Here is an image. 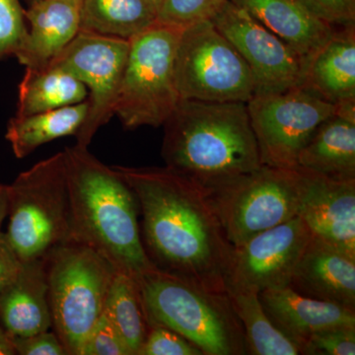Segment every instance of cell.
<instances>
[{"label": "cell", "mask_w": 355, "mask_h": 355, "mask_svg": "<svg viewBox=\"0 0 355 355\" xmlns=\"http://www.w3.org/2000/svg\"><path fill=\"white\" fill-rule=\"evenodd\" d=\"M139 355H203L202 350L176 331L158 324H149Z\"/></svg>", "instance_id": "f1b7e54d"}, {"label": "cell", "mask_w": 355, "mask_h": 355, "mask_svg": "<svg viewBox=\"0 0 355 355\" xmlns=\"http://www.w3.org/2000/svg\"><path fill=\"white\" fill-rule=\"evenodd\" d=\"M6 236L22 261L44 258L70 240V212L64 153L22 172L8 186Z\"/></svg>", "instance_id": "8992f818"}, {"label": "cell", "mask_w": 355, "mask_h": 355, "mask_svg": "<svg viewBox=\"0 0 355 355\" xmlns=\"http://www.w3.org/2000/svg\"><path fill=\"white\" fill-rule=\"evenodd\" d=\"M25 20L19 0H0V60L20 50L28 33Z\"/></svg>", "instance_id": "83f0119b"}, {"label": "cell", "mask_w": 355, "mask_h": 355, "mask_svg": "<svg viewBox=\"0 0 355 355\" xmlns=\"http://www.w3.org/2000/svg\"><path fill=\"white\" fill-rule=\"evenodd\" d=\"M176 79L184 100L248 103L256 93L249 65L211 20L182 30Z\"/></svg>", "instance_id": "9c48e42d"}, {"label": "cell", "mask_w": 355, "mask_h": 355, "mask_svg": "<svg viewBox=\"0 0 355 355\" xmlns=\"http://www.w3.org/2000/svg\"><path fill=\"white\" fill-rule=\"evenodd\" d=\"M64 153L70 240L93 248L118 272L137 279L156 268L144 249L139 202L132 189L88 147L76 144Z\"/></svg>", "instance_id": "3957f363"}, {"label": "cell", "mask_w": 355, "mask_h": 355, "mask_svg": "<svg viewBox=\"0 0 355 355\" xmlns=\"http://www.w3.org/2000/svg\"><path fill=\"white\" fill-rule=\"evenodd\" d=\"M81 355H132L114 327L102 315L84 343Z\"/></svg>", "instance_id": "1f68e13d"}, {"label": "cell", "mask_w": 355, "mask_h": 355, "mask_svg": "<svg viewBox=\"0 0 355 355\" xmlns=\"http://www.w3.org/2000/svg\"><path fill=\"white\" fill-rule=\"evenodd\" d=\"M44 260L53 331L67 355H81L118 270L93 248L72 240L53 248Z\"/></svg>", "instance_id": "5b68a950"}, {"label": "cell", "mask_w": 355, "mask_h": 355, "mask_svg": "<svg viewBox=\"0 0 355 355\" xmlns=\"http://www.w3.org/2000/svg\"><path fill=\"white\" fill-rule=\"evenodd\" d=\"M27 36L15 58L26 69H42L80 30V8L62 0H39L25 10Z\"/></svg>", "instance_id": "ac0fdd59"}, {"label": "cell", "mask_w": 355, "mask_h": 355, "mask_svg": "<svg viewBox=\"0 0 355 355\" xmlns=\"http://www.w3.org/2000/svg\"><path fill=\"white\" fill-rule=\"evenodd\" d=\"M85 85L58 67L26 69L19 85L16 116L43 113L87 100Z\"/></svg>", "instance_id": "603a6c76"}, {"label": "cell", "mask_w": 355, "mask_h": 355, "mask_svg": "<svg viewBox=\"0 0 355 355\" xmlns=\"http://www.w3.org/2000/svg\"><path fill=\"white\" fill-rule=\"evenodd\" d=\"M8 186L0 184V227L8 214Z\"/></svg>", "instance_id": "d590c367"}, {"label": "cell", "mask_w": 355, "mask_h": 355, "mask_svg": "<svg viewBox=\"0 0 355 355\" xmlns=\"http://www.w3.org/2000/svg\"><path fill=\"white\" fill-rule=\"evenodd\" d=\"M16 354L10 336L0 327V355Z\"/></svg>", "instance_id": "e575fe53"}, {"label": "cell", "mask_w": 355, "mask_h": 355, "mask_svg": "<svg viewBox=\"0 0 355 355\" xmlns=\"http://www.w3.org/2000/svg\"><path fill=\"white\" fill-rule=\"evenodd\" d=\"M16 354L67 355L55 331H44L34 335L10 336Z\"/></svg>", "instance_id": "d6a6232c"}, {"label": "cell", "mask_w": 355, "mask_h": 355, "mask_svg": "<svg viewBox=\"0 0 355 355\" xmlns=\"http://www.w3.org/2000/svg\"><path fill=\"white\" fill-rule=\"evenodd\" d=\"M87 100L79 104L30 114L14 116L7 125L6 137L17 158L30 155L38 147L53 140L74 135L87 118Z\"/></svg>", "instance_id": "7402d4cb"}, {"label": "cell", "mask_w": 355, "mask_h": 355, "mask_svg": "<svg viewBox=\"0 0 355 355\" xmlns=\"http://www.w3.org/2000/svg\"><path fill=\"white\" fill-rule=\"evenodd\" d=\"M182 30L157 22L130 40L114 114L123 127L164 125L181 100L176 51Z\"/></svg>", "instance_id": "52a82bcc"}, {"label": "cell", "mask_w": 355, "mask_h": 355, "mask_svg": "<svg viewBox=\"0 0 355 355\" xmlns=\"http://www.w3.org/2000/svg\"><path fill=\"white\" fill-rule=\"evenodd\" d=\"M304 85L326 101L355 104V27L338 28L306 70Z\"/></svg>", "instance_id": "44dd1931"}, {"label": "cell", "mask_w": 355, "mask_h": 355, "mask_svg": "<svg viewBox=\"0 0 355 355\" xmlns=\"http://www.w3.org/2000/svg\"><path fill=\"white\" fill-rule=\"evenodd\" d=\"M297 168L338 181L355 180V105L322 123L298 156Z\"/></svg>", "instance_id": "ffe728a7"}, {"label": "cell", "mask_w": 355, "mask_h": 355, "mask_svg": "<svg viewBox=\"0 0 355 355\" xmlns=\"http://www.w3.org/2000/svg\"><path fill=\"white\" fill-rule=\"evenodd\" d=\"M251 14L301 58L306 70L335 34V28L313 17L297 0H231Z\"/></svg>", "instance_id": "d6986e66"}, {"label": "cell", "mask_w": 355, "mask_h": 355, "mask_svg": "<svg viewBox=\"0 0 355 355\" xmlns=\"http://www.w3.org/2000/svg\"><path fill=\"white\" fill-rule=\"evenodd\" d=\"M302 354L354 355L355 327H335L317 331L305 343Z\"/></svg>", "instance_id": "f546056e"}, {"label": "cell", "mask_w": 355, "mask_h": 355, "mask_svg": "<svg viewBox=\"0 0 355 355\" xmlns=\"http://www.w3.org/2000/svg\"><path fill=\"white\" fill-rule=\"evenodd\" d=\"M156 21L147 0H83L80 7V31L128 41Z\"/></svg>", "instance_id": "cb8c5ba5"}, {"label": "cell", "mask_w": 355, "mask_h": 355, "mask_svg": "<svg viewBox=\"0 0 355 355\" xmlns=\"http://www.w3.org/2000/svg\"><path fill=\"white\" fill-rule=\"evenodd\" d=\"M275 326L298 345L300 354L310 336L335 327H355V310L301 295L289 286L259 293Z\"/></svg>", "instance_id": "2e32d148"}, {"label": "cell", "mask_w": 355, "mask_h": 355, "mask_svg": "<svg viewBox=\"0 0 355 355\" xmlns=\"http://www.w3.org/2000/svg\"><path fill=\"white\" fill-rule=\"evenodd\" d=\"M302 191L303 175L298 168L263 165L207 193L228 241L237 247L297 216Z\"/></svg>", "instance_id": "ba28073f"}, {"label": "cell", "mask_w": 355, "mask_h": 355, "mask_svg": "<svg viewBox=\"0 0 355 355\" xmlns=\"http://www.w3.org/2000/svg\"><path fill=\"white\" fill-rule=\"evenodd\" d=\"M22 261L20 260L6 233L0 232V294L17 277Z\"/></svg>", "instance_id": "836d02e7"}, {"label": "cell", "mask_w": 355, "mask_h": 355, "mask_svg": "<svg viewBox=\"0 0 355 355\" xmlns=\"http://www.w3.org/2000/svg\"><path fill=\"white\" fill-rule=\"evenodd\" d=\"M298 216L311 233L355 258V180L338 181L301 169Z\"/></svg>", "instance_id": "5bb4252c"}, {"label": "cell", "mask_w": 355, "mask_h": 355, "mask_svg": "<svg viewBox=\"0 0 355 355\" xmlns=\"http://www.w3.org/2000/svg\"><path fill=\"white\" fill-rule=\"evenodd\" d=\"M229 0H162L157 22L178 29L214 19Z\"/></svg>", "instance_id": "4316f807"}, {"label": "cell", "mask_w": 355, "mask_h": 355, "mask_svg": "<svg viewBox=\"0 0 355 355\" xmlns=\"http://www.w3.org/2000/svg\"><path fill=\"white\" fill-rule=\"evenodd\" d=\"M235 46L253 74L254 95L304 85V62L291 46L231 0L211 20Z\"/></svg>", "instance_id": "4fadbf2b"}, {"label": "cell", "mask_w": 355, "mask_h": 355, "mask_svg": "<svg viewBox=\"0 0 355 355\" xmlns=\"http://www.w3.org/2000/svg\"><path fill=\"white\" fill-rule=\"evenodd\" d=\"M112 168L137 198L142 242L153 265L207 291L227 293L225 275L234 247L207 191L166 166Z\"/></svg>", "instance_id": "6da1fadb"}, {"label": "cell", "mask_w": 355, "mask_h": 355, "mask_svg": "<svg viewBox=\"0 0 355 355\" xmlns=\"http://www.w3.org/2000/svg\"><path fill=\"white\" fill-rule=\"evenodd\" d=\"M0 327L10 336L53 328L44 257L22 261L16 279L0 294Z\"/></svg>", "instance_id": "e0dca14e"}, {"label": "cell", "mask_w": 355, "mask_h": 355, "mask_svg": "<svg viewBox=\"0 0 355 355\" xmlns=\"http://www.w3.org/2000/svg\"><path fill=\"white\" fill-rule=\"evenodd\" d=\"M288 286L301 295L355 310V258L312 234Z\"/></svg>", "instance_id": "9a60e30c"}, {"label": "cell", "mask_w": 355, "mask_h": 355, "mask_svg": "<svg viewBox=\"0 0 355 355\" xmlns=\"http://www.w3.org/2000/svg\"><path fill=\"white\" fill-rule=\"evenodd\" d=\"M147 1H148L149 3H150L151 6L155 8L156 11H158L159 7H160L162 0H147Z\"/></svg>", "instance_id": "8d00e7d4"}, {"label": "cell", "mask_w": 355, "mask_h": 355, "mask_svg": "<svg viewBox=\"0 0 355 355\" xmlns=\"http://www.w3.org/2000/svg\"><path fill=\"white\" fill-rule=\"evenodd\" d=\"M39 1V0H30V2L32 3H34V2Z\"/></svg>", "instance_id": "f35d334b"}, {"label": "cell", "mask_w": 355, "mask_h": 355, "mask_svg": "<svg viewBox=\"0 0 355 355\" xmlns=\"http://www.w3.org/2000/svg\"><path fill=\"white\" fill-rule=\"evenodd\" d=\"M311 235L304 221L296 216L233 248L226 292L260 293L288 286Z\"/></svg>", "instance_id": "7c38bea8"}, {"label": "cell", "mask_w": 355, "mask_h": 355, "mask_svg": "<svg viewBox=\"0 0 355 355\" xmlns=\"http://www.w3.org/2000/svg\"><path fill=\"white\" fill-rule=\"evenodd\" d=\"M103 315L114 327L132 355H139L149 324L139 282L132 275L116 272Z\"/></svg>", "instance_id": "d4e9b609"}, {"label": "cell", "mask_w": 355, "mask_h": 355, "mask_svg": "<svg viewBox=\"0 0 355 355\" xmlns=\"http://www.w3.org/2000/svg\"><path fill=\"white\" fill-rule=\"evenodd\" d=\"M247 109L261 164L284 169L297 168L301 150L320 125L338 112V106L305 85L254 95Z\"/></svg>", "instance_id": "30bf717a"}, {"label": "cell", "mask_w": 355, "mask_h": 355, "mask_svg": "<svg viewBox=\"0 0 355 355\" xmlns=\"http://www.w3.org/2000/svg\"><path fill=\"white\" fill-rule=\"evenodd\" d=\"M128 51V40L79 30L49 64L69 72L87 88V118L77 133L76 146L88 147L114 116Z\"/></svg>", "instance_id": "8fae6325"}, {"label": "cell", "mask_w": 355, "mask_h": 355, "mask_svg": "<svg viewBox=\"0 0 355 355\" xmlns=\"http://www.w3.org/2000/svg\"><path fill=\"white\" fill-rule=\"evenodd\" d=\"M62 1L69 2V3L74 4V6H78L80 8L83 0H62Z\"/></svg>", "instance_id": "74e56055"}, {"label": "cell", "mask_w": 355, "mask_h": 355, "mask_svg": "<svg viewBox=\"0 0 355 355\" xmlns=\"http://www.w3.org/2000/svg\"><path fill=\"white\" fill-rule=\"evenodd\" d=\"M313 17L338 29L355 22V0H297Z\"/></svg>", "instance_id": "4dcf8cb0"}, {"label": "cell", "mask_w": 355, "mask_h": 355, "mask_svg": "<svg viewBox=\"0 0 355 355\" xmlns=\"http://www.w3.org/2000/svg\"><path fill=\"white\" fill-rule=\"evenodd\" d=\"M137 282L148 324L171 329L203 355L247 354L244 330L228 293L207 291L157 268Z\"/></svg>", "instance_id": "277c9868"}, {"label": "cell", "mask_w": 355, "mask_h": 355, "mask_svg": "<svg viewBox=\"0 0 355 355\" xmlns=\"http://www.w3.org/2000/svg\"><path fill=\"white\" fill-rule=\"evenodd\" d=\"M231 303L241 322L247 354L299 355L298 345L279 330L263 310L259 293L228 292Z\"/></svg>", "instance_id": "484cf974"}, {"label": "cell", "mask_w": 355, "mask_h": 355, "mask_svg": "<svg viewBox=\"0 0 355 355\" xmlns=\"http://www.w3.org/2000/svg\"><path fill=\"white\" fill-rule=\"evenodd\" d=\"M163 127L166 167L207 193L263 166L247 103L181 99Z\"/></svg>", "instance_id": "7a4b0ae2"}]
</instances>
